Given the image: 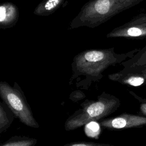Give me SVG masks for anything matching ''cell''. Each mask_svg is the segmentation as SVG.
I'll return each mask as SVG.
<instances>
[{
    "label": "cell",
    "instance_id": "1",
    "mask_svg": "<svg viewBox=\"0 0 146 146\" xmlns=\"http://www.w3.org/2000/svg\"><path fill=\"white\" fill-rule=\"evenodd\" d=\"M139 50L135 48L121 54L115 52L114 47L83 51L73 58L69 84L74 83L78 88L88 90L93 83L103 78V72L108 67L121 64L132 58Z\"/></svg>",
    "mask_w": 146,
    "mask_h": 146
},
{
    "label": "cell",
    "instance_id": "2",
    "mask_svg": "<svg viewBox=\"0 0 146 146\" xmlns=\"http://www.w3.org/2000/svg\"><path fill=\"white\" fill-rule=\"evenodd\" d=\"M145 0H90L71 21L69 29L86 26L95 28L115 15Z\"/></svg>",
    "mask_w": 146,
    "mask_h": 146
},
{
    "label": "cell",
    "instance_id": "3",
    "mask_svg": "<svg viewBox=\"0 0 146 146\" xmlns=\"http://www.w3.org/2000/svg\"><path fill=\"white\" fill-rule=\"evenodd\" d=\"M116 96L102 92L95 100H86L80 107L70 115L64 123V129L70 131L85 125L92 121H100L115 112L120 106Z\"/></svg>",
    "mask_w": 146,
    "mask_h": 146
},
{
    "label": "cell",
    "instance_id": "4",
    "mask_svg": "<svg viewBox=\"0 0 146 146\" xmlns=\"http://www.w3.org/2000/svg\"><path fill=\"white\" fill-rule=\"evenodd\" d=\"M0 96L22 123L34 128L39 127L23 91L17 82L11 86L6 82L1 81Z\"/></svg>",
    "mask_w": 146,
    "mask_h": 146
},
{
    "label": "cell",
    "instance_id": "5",
    "mask_svg": "<svg viewBox=\"0 0 146 146\" xmlns=\"http://www.w3.org/2000/svg\"><path fill=\"white\" fill-rule=\"evenodd\" d=\"M123 68L111 74V80L123 84L137 87L146 83V46L140 49L132 58L123 62Z\"/></svg>",
    "mask_w": 146,
    "mask_h": 146
},
{
    "label": "cell",
    "instance_id": "6",
    "mask_svg": "<svg viewBox=\"0 0 146 146\" xmlns=\"http://www.w3.org/2000/svg\"><path fill=\"white\" fill-rule=\"evenodd\" d=\"M99 124L103 128L110 131L142 127L146 125V116L123 113L115 117L103 119Z\"/></svg>",
    "mask_w": 146,
    "mask_h": 146
},
{
    "label": "cell",
    "instance_id": "7",
    "mask_svg": "<svg viewBox=\"0 0 146 146\" xmlns=\"http://www.w3.org/2000/svg\"><path fill=\"white\" fill-rule=\"evenodd\" d=\"M106 37L146 39V23L131 25L125 23L113 29Z\"/></svg>",
    "mask_w": 146,
    "mask_h": 146
},
{
    "label": "cell",
    "instance_id": "8",
    "mask_svg": "<svg viewBox=\"0 0 146 146\" xmlns=\"http://www.w3.org/2000/svg\"><path fill=\"white\" fill-rule=\"evenodd\" d=\"M19 19V10L11 2H4L0 6V28L6 29L14 27Z\"/></svg>",
    "mask_w": 146,
    "mask_h": 146
},
{
    "label": "cell",
    "instance_id": "9",
    "mask_svg": "<svg viewBox=\"0 0 146 146\" xmlns=\"http://www.w3.org/2000/svg\"><path fill=\"white\" fill-rule=\"evenodd\" d=\"M65 0H43L35 8L34 14L38 16H48L54 13Z\"/></svg>",
    "mask_w": 146,
    "mask_h": 146
},
{
    "label": "cell",
    "instance_id": "10",
    "mask_svg": "<svg viewBox=\"0 0 146 146\" xmlns=\"http://www.w3.org/2000/svg\"><path fill=\"white\" fill-rule=\"evenodd\" d=\"M15 118L14 113L2 100L0 102V133L5 132Z\"/></svg>",
    "mask_w": 146,
    "mask_h": 146
},
{
    "label": "cell",
    "instance_id": "11",
    "mask_svg": "<svg viewBox=\"0 0 146 146\" xmlns=\"http://www.w3.org/2000/svg\"><path fill=\"white\" fill-rule=\"evenodd\" d=\"M38 140L26 136L15 135L9 138L1 146H35Z\"/></svg>",
    "mask_w": 146,
    "mask_h": 146
},
{
    "label": "cell",
    "instance_id": "12",
    "mask_svg": "<svg viewBox=\"0 0 146 146\" xmlns=\"http://www.w3.org/2000/svg\"><path fill=\"white\" fill-rule=\"evenodd\" d=\"M101 125L95 121H90L84 125L86 135L90 137L98 139L101 133Z\"/></svg>",
    "mask_w": 146,
    "mask_h": 146
},
{
    "label": "cell",
    "instance_id": "13",
    "mask_svg": "<svg viewBox=\"0 0 146 146\" xmlns=\"http://www.w3.org/2000/svg\"><path fill=\"white\" fill-rule=\"evenodd\" d=\"M62 146H115L108 143H99L92 141H77L67 143Z\"/></svg>",
    "mask_w": 146,
    "mask_h": 146
},
{
    "label": "cell",
    "instance_id": "14",
    "mask_svg": "<svg viewBox=\"0 0 146 146\" xmlns=\"http://www.w3.org/2000/svg\"><path fill=\"white\" fill-rule=\"evenodd\" d=\"M129 92L132 96H133L136 100H137L140 102L139 110L140 113L143 115L146 116V99L137 95L135 92L132 91H129Z\"/></svg>",
    "mask_w": 146,
    "mask_h": 146
},
{
    "label": "cell",
    "instance_id": "15",
    "mask_svg": "<svg viewBox=\"0 0 146 146\" xmlns=\"http://www.w3.org/2000/svg\"><path fill=\"white\" fill-rule=\"evenodd\" d=\"M127 23L131 25L146 23V13L139 14V15L132 18V19Z\"/></svg>",
    "mask_w": 146,
    "mask_h": 146
},
{
    "label": "cell",
    "instance_id": "16",
    "mask_svg": "<svg viewBox=\"0 0 146 146\" xmlns=\"http://www.w3.org/2000/svg\"><path fill=\"white\" fill-rule=\"evenodd\" d=\"M144 74L146 75V69L145 70V71H144Z\"/></svg>",
    "mask_w": 146,
    "mask_h": 146
},
{
    "label": "cell",
    "instance_id": "17",
    "mask_svg": "<svg viewBox=\"0 0 146 146\" xmlns=\"http://www.w3.org/2000/svg\"><path fill=\"white\" fill-rule=\"evenodd\" d=\"M145 146H146V145H145Z\"/></svg>",
    "mask_w": 146,
    "mask_h": 146
}]
</instances>
